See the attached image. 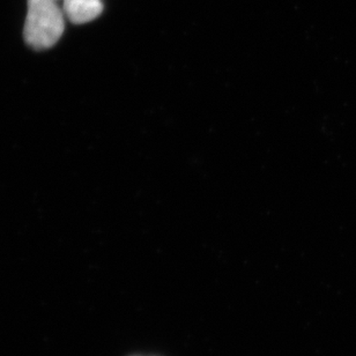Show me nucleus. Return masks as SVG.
Returning <instances> with one entry per match:
<instances>
[{"label":"nucleus","mask_w":356,"mask_h":356,"mask_svg":"<svg viewBox=\"0 0 356 356\" xmlns=\"http://www.w3.org/2000/svg\"><path fill=\"white\" fill-rule=\"evenodd\" d=\"M63 12L72 24H87L102 13V0H64Z\"/></svg>","instance_id":"f03ea898"},{"label":"nucleus","mask_w":356,"mask_h":356,"mask_svg":"<svg viewBox=\"0 0 356 356\" xmlns=\"http://www.w3.org/2000/svg\"><path fill=\"white\" fill-rule=\"evenodd\" d=\"M24 41L35 50H45L59 41L65 29L64 12L56 0H28Z\"/></svg>","instance_id":"f257e3e1"}]
</instances>
